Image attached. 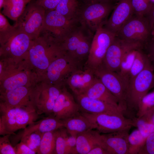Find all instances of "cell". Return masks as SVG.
<instances>
[{
    "label": "cell",
    "mask_w": 154,
    "mask_h": 154,
    "mask_svg": "<svg viewBox=\"0 0 154 154\" xmlns=\"http://www.w3.org/2000/svg\"><path fill=\"white\" fill-rule=\"evenodd\" d=\"M94 34L78 23L58 44L70 56L81 63L87 59Z\"/></svg>",
    "instance_id": "6da1fadb"
},
{
    "label": "cell",
    "mask_w": 154,
    "mask_h": 154,
    "mask_svg": "<svg viewBox=\"0 0 154 154\" xmlns=\"http://www.w3.org/2000/svg\"><path fill=\"white\" fill-rule=\"evenodd\" d=\"M77 19H69L55 10L45 11L40 36L60 43L78 24Z\"/></svg>",
    "instance_id": "7a4b0ae2"
},
{
    "label": "cell",
    "mask_w": 154,
    "mask_h": 154,
    "mask_svg": "<svg viewBox=\"0 0 154 154\" xmlns=\"http://www.w3.org/2000/svg\"><path fill=\"white\" fill-rule=\"evenodd\" d=\"M154 70L151 64L129 82L126 97V112L137 113L141 100L154 87Z\"/></svg>",
    "instance_id": "3957f363"
},
{
    "label": "cell",
    "mask_w": 154,
    "mask_h": 154,
    "mask_svg": "<svg viewBox=\"0 0 154 154\" xmlns=\"http://www.w3.org/2000/svg\"><path fill=\"white\" fill-rule=\"evenodd\" d=\"M115 6L111 3H81L76 19L80 24L94 34L99 27L104 25Z\"/></svg>",
    "instance_id": "277c9868"
},
{
    "label": "cell",
    "mask_w": 154,
    "mask_h": 154,
    "mask_svg": "<svg viewBox=\"0 0 154 154\" xmlns=\"http://www.w3.org/2000/svg\"><path fill=\"white\" fill-rule=\"evenodd\" d=\"M0 119L11 135L35 123L39 115L35 109L29 107L0 106Z\"/></svg>",
    "instance_id": "5b68a950"
},
{
    "label": "cell",
    "mask_w": 154,
    "mask_h": 154,
    "mask_svg": "<svg viewBox=\"0 0 154 154\" xmlns=\"http://www.w3.org/2000/svg\"><path fill=\"white\" fill-rule=\"evenodd\" d=\"M32 40L21 29L13 27L0 32L1 53L15 58L26 56Z\"/></svg>",
    "instance_id": "8992f818"
},
{
    "label": "cell",
    "mask_w": 154,
    "mask_h": 154,
    "mask_svg": "<svg viewBox=\"0 0 154 154\" xmlns=\"http://www.w3.org/2000/svg\"><path fill=\"white\" fill-rule=\"evenodd\" d=\"M80 112L93 125L94 129L102 134L129 130L133 126L132 119L126 118L123 113L94 114Z\"/></svg>",
    "instance_id": "52a82bcc"
},
{
    "label": "cell",
    "mask_w": 154,
    "mask_h": 154,
    "mask_svg": "<svg viewBox=\"0 0 154 154\" xmlns=\"http://www.w3.org/2000/svg\"><path fill=\"white\" fill-rule=\"evenodd\" d=\"M45 12L44 9L36 1H31L13 26L23 31L31 40H35L40 36Z\"/></svg>",
    "instance_id": "ba28073f"
},
{
    "label": "cell",
    "mask_w": 154,
    "mask_h": 154,
    "mask_svg": "<svg viewBox=\"0 0 154 154\" xmlns=\"http://www.w3.org/2000/svg\"><path fill=\"white\" fill-rule=\"evenodd\" d=\"M62 48L46 69V76L50 84L61 86L72 74L81 66Z\"/></svg>",
    "instance_id": "9c48e42d"
},
{
    "label": "cell",
    "mask_w": 154,
    "mask_h": 154,
    "mask_svg": "<svg viewBox=\"0 0 154 154\" xmlns=\"http://www.w3.org/2000/svg\"><path fill=\"white\" fill-rule=\"evenodd\" d=\"M94 70L96 76L117 98L119 106L123 113L125 112L128 82L117 72L108 69L102 64Z\"/></svg>",
    "instance_id": "30bf717a"
},
{
    "label": "cell",
    "mask_w": 154,
    "mask_h": 154,
    "mask_svg": "<svg viewBox=\"0 0 154 154\" xmlns=\"http://www.w3.org/2000/svg\"><path fill=\"white\" fill-rule=\"evenodd\" d=\"M116 36L103 25L99 27L94 35L84 65L94 70L101 64L108 48Z\"/></svg>",
    "instance_id": "8fae6325"
},
{
    "label": "cell",
    "mask_w": 154,
    "mask_h": 154,
    "mask_svg": "<svg viewBox=\"0 0 154 154\" xmlns=\"http://www.w3.org/2000/svg\"><path fill=\"white\" fill-rule=\"evenodd\" d=\"M151 35V27L147 17L133 15L121 27L116 36L123 40L142 44L147 41Z\"/></svg>",
    "instance_id": "7c38bea8"
},
{
    "label": "cell",
    "mask_w": 154,
    "mask_h": 154,
    "mask_svg": "<svg viewBox=\"0 0 154 154\" xmlns=\"http://www.w3.org/2000/svg\"><path fill=\"white\" fill-rule=\"evenodd\" d=\"M142 45L139 42L123 40L116 36L106 52L102 64L108 69L117 72L125 54L131 50L140 48Z\"/></svg>",
    "instance_id": "4fadbf2b"
},
{
    "label": "cell",
    "mask_w": 154,
    "mask_h": 154,
    "mask_svg": "<svg viewBox=\"0 0 154 154\" xmlns=\"http://www.w3.org/2000/svg\"><path fill=\"white\" fill-rule=\"evenodd\" d=\"M63 88L50 84L45 89L34 91V104L39 115L43 114H52L55 102Z\"/></svg>",
    "instance_id": "5bb4252c"
},
{
    "label": "cell",
    "mask_w": 154,
    "mask_h": 154,
    "mask_svg": "<svg viewBox=\"0 0 154 154\" xmlns=\"http://www.w3.org/2000/svg\"><path fill=\"white\" fill-rule=\"evenodd\" d=\"M34 92V91L25 86L1 94L0 106L29 107L35 109Z\"/></svg>",
    "instance_id": "9a60e30c"
},
{
    "label": "cell",
    "mask_w": 154,
    "mask_h": 154,
    "mask_svg": "<svg viewBox=\"0 0 154 154\" xmlns=\"http://www.w3.org/2000/svg\"><path fill=\"white\" fill-rule=\"evenodd\" d=\"M80 112L79 105L73 96L63 87L54 104L52 114L63 120Z\"/></svg>",
    "instance_id": "2e32d148"
},
{
    "label": "cell",
    "mask_w": 154,
    "mask_h": 154,
    "mask_svg": "<svg viewBox=\"0 0 154 154\" xmlns=\"http://www.w3.org/2000/svg\"><path fill=\"white\" fill-rule=\"evenodd\" d=\"M133 14L130 0H119L103 26L116 35L123 24Z\"/></svg>",
    "instance_id": "e0dca14e"
},
{
    "label": "cell",
    "mask_w": 154,
    "mask_h": 154,
    "mask_svg": "<svg viewBox=\"0 0 154 154\" xmlns=\"http://www.w3.org/2000/svg\"><path fill=\"white\" fill-rule=\"evenodd\" d=\"M94 70L84 65L75 71L67 80L66 83L74 95L83 94L96 78Z\"/></svg>",
    "instance_id": "ac0fdd59"
},
{
    "label": "cell",
    "mask_w": 154,
    "mask_h": 154,
    "mask_svg": "<svg viewBox=\"0 0 154 154\" xmlns=\"http://www.w3.org/2000/svg\"><path fill=\"white\" fill-rule=\"evenodd\" d=\"M74 96L80 112L94 114H123L119 108L112 104L90 98L84 94Z\"/></svg>",
    "instance_id": "d6986e66"
},
{
    "label": "cell",
    "mask_w": 154,
    "mask_h": 154,
    "mask_svg": "<svg viewBox=\"0 0 154 154\" xmlns=\"http://www.w3.org/2000/svg\"><path fill=\"white\" fill-rule=\"evenodd\" d=\"M129 131L125 130L102 134L109 154H128Z\"/></svg>",
    "instance_id": "ffe728a7"
},
{
    "label": "cell",
    "mask_w": 154,
    "mask_h": 154,
    "mask_svg": "<svg viewBox=\"0 0 154 154\" xmlns=\"http://www.w3.org/2000/svg\"><path fill=\"white\" fill-rule=\"evenodd\" d=\"M99 145L104 146L106 149L102 134L96 130L90 129L79 134L77 136V154H87L92 148Z\"/></svg>",
    "instance_id": "44dd1931"
},
{
    "label": "cell",
    "mask_w": 154,
    "mask_h": 154,
    "mask_svg": "<svg viewBox=\"0 0 154 154\" xmlns=\"http://www.w3.org/2000/svg\"><path fill=\"white\" fill-rule=\"evenodd\" d=\"M64 127L62 120L58 119L52 115L30 125L24 129L19 137L21 139L23 136L34 132L42 134L55 131Z\"/></svg>",
    "instance_id": "7402d4cb"
},
{
    "label": "cell",
    "mask_w": 154,
    "mask_h": 154,
    "mask_svg": "<svg viewBox=\"0 0 154 154\" xmlns=\"http://www.w3.org/2000/svg\"><path fill=\"white\" fill-rule=\"evenodd\" d=\"M83 94L90 98L112 104L120 108L117 98L96 77L92 84Z\"/></svg>",
    "instance_id": "603a6c76"
},
{
    "label": "cell",
    "mask_w": 154,
    "mask_h": 154,
    "mask_svg": "<svg viewBox=\"0 0 154 154\" xmlns=\"http://www.w3.org/2000/svg\"><path fill=\"white\" fill-rule=\"evenodd\" d=\"M62 121L68 133L75 137L88 130L94 129L93 125L80 112Z\"/></svg>",
    "instance_id": "cb8c5ba5"
},
{
    "label": "cell",
    "mask_w": 154,
    "mask_h": 154,
    "mask_svg": "<svg viewBox=\"0 0 154 154\" xmlns=\"http://www.w3.org/2000/svg\"><path fill=\"white\" fill-rule=\"evenodd\" d=\"M27 3L24 0H5L2 13L16 21L23 13Z\"/></svg>",
    "instance_id": "d4e9b609"
},
{
    "label": "cell",
    "mask_w": 154,
    "mask_h": 154,
    "mask_svg": "<svg viewBox=\"0 0 154 154\" xmlns=\"http://www.w3.org/2000/svg\"><path fill=\"white\" fill-rule=\"evenodd\" d=\"M80 5L78 0H61L55 10L68 19H76Z\"/></svg>",
    "instance_id": "484cf974"
},
{
    "label": "cell",
    "mask_w": 154,
    "mask_h": 154,
    "mask_svg": "<svg viewBox=\"0 0 154 154\" xmlns=\"http://www.w3.org/2000/svg\"><path fill=\"white\" fill-rule=\"evenodd\" d=\"M139 49L137 52L135 57L129 74V82L147 66L152 64L147 55Z\"/></svg>",
    "instance_id": "4316f807"
},
{
    "label": "cell",
    "mask_w": 154,
    "mask_h": 154,
    "mask_svg": "<svg viewBox=\"0 0 154 154\" xmlns=\"http://www.w3.org/2000/svg\"><path fill=\"white\" fill-rule=\"evenodd\" d=\"M28 78L23 72L17 73L8 77L4 80L2 85L1 94L19 87L25 86L28 82Z\"/></svg>",
    "instance_id": "83f0119b"
},
{
    "label": "cell",
    "mask_w": 154,
    "mask_h": 154,
    "mask_svg": "<svg viewBox=\"0 0 154 154\" xmlns=\"http://www.w3.org/2000/svg\"><path fill=\"white\" fill-rule=\"evenodd\" d=\"M55 137L56 130L43 133L37 153L54 154L55 147Z\"/></svg>",
    "instance_id": "f1b7e54d"
},
{
    "label": "cell",
    "mask_w": 154,
    "mask_h": 154,
    "mask_svg": "<svg viewBox=\"0 0 154 154\" xmlns=\"http://www.w3.org/2000/svg\"><path fill=\"white\" fill-rule=\"evenodd\" d=\"M135 49L127 52L122 59L117 73L129 84V74L137 50Z\"/></svg>",
    "instance_id": "f546056e"
},
{
    "label": "cell",
    "mask_w": 154,
    "mask_h": 154,
    "mask_svg": "<svg viewBox=\"0 0 154 154\" xmlns=\"http://www.w3.org/2000/svg\"><path fill=\"white\" fill-rule=\"evenodd\" d=\"M146 138L137 129L133 130L128 136V154H138L143 145Z\"/></svg>",
    "instance_id": "4dcf8cb0"
},
{
    "label": "cell",
    "mask_w": 154,
    "mask_h": 154,
    "mask_svg": "<svg viewBox=\"0 0 154 154\" xmlns=\"http://www.w3.org/2000/svg\"><path fill=\"white\" fill-rule=\"evenodd\" d=\"M132 119L133 126L137 127L145 138L154 132V125L144 116L140 117H134Z\"/></svg>",
    "instance_id": "1f68e13d"
},
{
    "label": "cell",
    "mask_w": 154,
    "mask_h": 154,
    "mask_svg": "<svg viewBox=\"0 0 154 154\" xmlns=\"http://www.w3.org/2000/svg\"><path fill=\"white\" fill-rule=\"evenodd\" d=\"M68 135L66 129L64 127L56 130L54 154H66V139Z\"/></svg>",
    "instance_id": "d6a6232c"
},
{
    "label": "cell",
    "mask_w": 154,
    "mask_h": 154,
    "mask_svg": "<svg viewBox=\"0 0 154 154\" xmlns=\"http://www.w3.org/2000/svg\"><path fill=\"white\" fill-rule=\"evenodd\" d=\"M135 15L145 16L147 15L154 4L150 0H130Z\"/></svg>",
    "instance_id": "836d02e7"
},
{
    "label": "cell",
    "mask_w": 154,
    "mask_h": 154,
    "mask_svg": "<svg viewBox=\"0 0 154 154\" xmlns=\"http://www.w3.org/2000/svg\"><path fill=\"white\" fill-rule=\"evenodd\" d=\"M154 108V91L148 93L141 100L136 114V117L143 116Z\"/></svg>",
    "instance_id": "e575fe53"
},
{
    "label": "cell",
    "mask_w": 154,
    "mask_h": 154,
    "mask_svg": "<svg viewBox=\"0 0 154 154\" xmlns=\"http://www.w3.org/2000/svg\"><path fill=\"white\" fill-rule=\"evenodd\" d=\"M42 134L38 132H33L23 137L21 141L37 153L40 144Z\"/></svg>",
    "instance_id": "d590c367"
},
{
    "label": "cell",
    "mask_w": 154,
    "mask_h": 154,
    "mask_svg": "<svg viewBox=\"0 0 154 154\" xmlns=\"http://www.w3.org/2000/svg\"><path fill=\"white\" fill-rule=\"evenodd\" d=\"M11 135H6L0 137V154H16L15 147L10 141L9 137Z\"/></svg>",
    "instance_id": "8d00e7d4"
},
{
    "label": "cell",
    "mask_w": 154,
    "mask_h": 154,
    "mask_svg": "<svg viewBox=\"0 0 154 154\" xmlns=\"http://www.w3.org/2000/svg\"><path fill=\"white\" fill-rule=\"evenodd\" d=\"M138 154H154V132L146 138Z\"/></svg>",
    "instance_id": "74e56055"
},
{
    "label": "cell",
    "mask_w": 154,
    "mask_h": 154,
    "mask_svg": "<svg viewBox=\"0 0 154 154\" xmlns=\"http://www.w3.org/2000/svg\"><path fill=\"white\" fill-rule=\"evenodd\" d=\"M61 0H37L36 2L45 11L55 10Z\"/></svg>",
    "instance_id": "f35d334b"
},
{
    "label": "cell",
    "mask_w": 154,
    "mask_h": 154,
    "mask_svg": "<svg viewBox=\"0 0 154 154\" xmlns=\"http://www.w3.org/2000/svg\"><path fill=\"white\" fill-rule=\"evenodd\" d=\"M76 137L68 134L66 139V154H77L76 150Z\"/></svg>",
    "instance_id": "ab89813d"
},
{
    "label": "cell",
    "mask_w": 154,
    "mask_h": 154,
    "mask_svg": "<svg viewBox=\"0 0 154 154\" xmlns=\"http://www.w3.org/2000/svg\"><path fill=\"white\" fill-rule=\"evenodd\" d=\"M15 147L16 154H35L37 153L31 149L21 141L16 145Z\"/></svg>",
    "instance_id": "60d3db41"
},
{
    "label": "cell",
    "mask_w": 154,
    "mask_h": 154,
    "mask_svg": "<svg viewBox=\"0 0 154 154\" xmlns=\"http://www.w3.org/2000/svg\"><path fill=\"white\" fill-rule=\"evenodd\" d=\"M13 27L9 23L4 15L0 13V32H4L9 30Z\"/></svg>",
    "instance_id": "b9f144b4"
},
{
    "label": "cell",
    "mask_w": 154,
    "mask_h": 154,
    "mask_svg": "<svg viewBox=\"0 0 154 154\" xmlns=\"http://www.w3.org/2000/svg\"><path fill=\"white\" fill-rule=\"evenodd\" d=\"M153 66L154 65V36L150 41L148 46V54H147ZM154 67V65L153 66Z\"/></svg>",
    "instance_id": "7bdbcfd3"
},
{
    "label": "cell",
    "mask_w": 154,
    "mask_h": 154,
    "mask_svg": "<svg viewBox=\"0 0 154 154\" xmlns=\"http://www.w3.org/2000/svg\"><path fill=\"white\" fill-rule=\"evenodd\" d=\"M87 154H109L106 148L102 145H97L93 148Z\"/></svg>",
    "instance_id": "ee69618b"
},
{
    "label": "cell",
    "mask_w": 154,
    "mask_h": 154,
    "mask_svg": "<svg viewBox=\"0 0 154 154\" xmlns=\"http://www.w3.org/2000/svg\"><path fill=\"white\" fill-rule=\"evenodd\" d=\"M147 15L151 27L154 24V4Z\"/></svg>",
    "instance_id": "f6af8a7d"
},
{
    "label": "cell",
    "mask_w": 154,
    "mask_h": 154,
    "mask_svg": "<svg viewBox=\"0 0 154 154\" xmlns=\"http://www.w3.org/2000/svg\"><path fill=\"white\" fill-rule=\"evenodd\" d=\"M143 116L154 125V108Z\"/></svg>",
    "instance_id": "bcb514c9"
},
{
    "label": "cell",
    "mask_w": 154,
    "mask_h": 154,
    "mask_svg": "<svg viewBox=\"0 0 154 154\" xmlns=\"http://www.w3.org/2000/svg\"><path fill=\"white\" fill-rule=\"evenodd\" d=\"M81 3H88L94 2H101L112 3V2L115 0H81Z\"/></svg>",
    "instance_id": "7dc6e473"
},
{
    "label": "cell",
    "mask_w": 154,
    "mask_h": 154,
    "mask_svg": "<svg viewBox=\"0 0 154 154\" xmlns=\"http://www.w3.org/2000/svg\"><path fill=\"white\" fill-rule=\"evenodd\" d=\"M0 135H11L6 131L4 125L1 119H0Z\"/></svg>",
    "instance_id": "c3c4849f"
},
{
    "label": "cell",
    "mask_w": 154,
    "mask_h": 154,
    "mask_svg": "<svg viewBox=\"0 0 154 154\" xmlns=\"http://www.w3.org/2000/svg\"><path fill=\"white\" fill-rule=\"evenodd\" d=\"M5 0H0V9L3 7V5Z\"/></svg>",
    "instance_id": "681fc988"
},
{
    "label": "cell",
    "mask_w": 154,
    "mask_h": 154,
    "mask_svg": "<svg viewBox=\"0 0 154 154\" xmlns=\"http://www.w3.org/2000/svg\"><path fill=\"white\" fill-rule=\"evenodd\" d=\"M152 35L154 36V24L151 27Z\"/></svg>",
    "instance_id": "f907efd6"
},
{
    "label": "cell",
    "mask_w": 154,
    "mask_h": 154,
    "mask_svg": "<svg viewBox=\"0 0 154 154\" xmlns=\"http://www.w3.org/2000/svg\"><path fill=\"white\" fill-rule=\"evenodd\" d=\"M27 2L28 3L31 2L32 0H24Z\"/></svg>",
    "instance_id": "816d5d0a"
},
{
    "label": "cell",
    "mask_w": 154,
    "mask_h": 154,
    "mask_svg": "<svg viewBox=\"0 0 154 154\" xmlns=\"http://www.w3.org/2000/svg\"><path fill=\"white\" fill-rule=\"evenodd\" d=\"M150 0L153 3H154V0Z\"/></svg>",
    "instance_id": "f5cc1de1"
}]
</instances>
